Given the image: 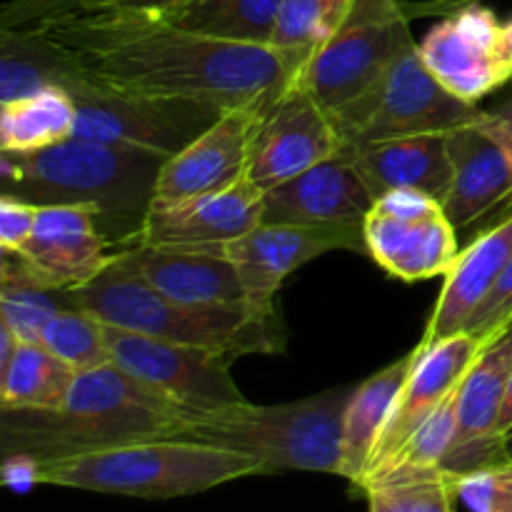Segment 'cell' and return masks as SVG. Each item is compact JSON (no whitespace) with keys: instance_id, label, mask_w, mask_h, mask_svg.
<instances>
[{"instance_id":"obj_8","label":"cell","mask_w":512,"mask_h":512,"mask_svg":"<svg viewBox=\"0 0 512 512\" xmlns=\"http://www.w3.org/2000/svg\"><path fill=\"white\" fill-rule=\"evenodd\" d=\"M478 113V105L465 103L430 73L418 43H413L363 95L330 115L345 145H358L450 133L478 118Z\"/></svg>"},{"instance_id":"obj_4","label":"cell","mask_w":512,"mask_h":512,"mask_svg":"<svg viewBox=\"0 0 512 512\" xmlns=\"http://www.w3.org/2000/svg\"><path fill=\"white\" fill-rule=\"evenodd\" d=\"M70 295L78 308L88 310L100 323L128 333L208 348L230 358L283 350L280 318H258L245 303H180L150 288L133 270L115 263V255L103 273L95 275L90 283L70 290Z\"/></svg>"},{"instance_id":"obj_2","label":"cell","mask_w":512,"mask_h":512,"mask_svg":"<svg viewBox=\"0 0 512 512\" xmlns=\"http://www.w3.org/2000/svg\"><path fill=\"white\" fill-rule=\"evenodd\" d=\"M195 413L133 378L110 360L78 373L55 410L0 408L3 458L35 465L155 438H180Z\"/></svg>"},{"instance_id":"obj_38","label":"cell","mask_w":512,"mask_h":512,"mask_svg":"<svg viewBox=\"0 0 512 512\" xmlns=\"http://www.w3.org/2000/svg\"><path fill=\"white\" fill-rule=\"evenodd\" d=\"M190 3V0H100V3L90 5L83 10H115V13H133V15H153V18H163V15L173 13L180 5ZM78 13V10H75Z\"/></svg>"},{"instance_id":"obj_3","label":"cell","mask_w":512,"mask_h":512,"mask_svg":"<svg viewBox=\"0 0 512 512\" xmlns=\"http://www.w3.org/2000/svg\"><path fill=\"white\" fill-rule=\"evenodd\" d=\"M3 195L33 205H80L98 218L105 238H138L155 198L163 155L68 138L33 153L0 150Z\"/></svg>"},{"instance_id":"obj_11","label":"cell","mask_w":512,"mask_h":512,"mask_svg":"<svg viewBox=\"0 0 512 512\" xmlns=\"http://www.w3.org/2000/svg\"><path fill=\"white\" fill-rule=\"evenodd\" d=\"M363 230L370 258L403 283L448 275L460 258L458 228L443 203L415 190H393L375 200Z\"/></svg>"},{"instance_id":"obj_20","label":"cell","mask_w":512,"mask_h":512,"mask_svg":"<svg viewBox=\"0 0 512 512\" xmlns=\"http://www.w3.org/2000/svg\"><path fill=\"white\" fill-rule=\"evenodd\" d=\"M483 348L485 345L468 333L450 335V338L435 340V343L420 340L418 358H415L413 370H410L408 380L400 390V398L390 413L388 425L380 433L368 473L380 468L415 433V428L463 383Z\"/></svg>"},{"instance_id":"obj_36","label":"cell","mask_w":512,"mask_h":512,"mask_svg":"<svg viewBox=\"0 0 512 512\" xmlns=\"http://www.w3.org/2000/svg\"><path fill=\"white\" fill-rule=\"evenodd\" d=\"M95 3L100 0H10L0 10V28H30Z\"/></svg>"},{"instance_id":"obj_14","label":"cell","mask_w":512,"mask_h":512,"mask_svg":"<svg viewBox=\"0 0 512 512\" xmlns=\"http://www.w3.org/2000/svg\"><path fill=\"white\" fill-rule=\"evenodd\" d=\"M503 23L490 8L470 3L440 20L418 43L430 73L465 103L478 105L512 83V68L500 48Z\"/></svg>"},{"instance_id":"obj_30","label":"cell","mask_w":512,"mask_h":512,"mask_svg":"<svg viewBox=\"0 0 512 512\" xmlns=\"http://www.w3.org/2000/svg\"><path fill=\"white\" fill-rule=\"evenodd\" d=\"M370 512H455L458 485L443 468L383 470L358 485Z\"/></svg>"},{"instance_id":"obj_9","label":"cell","mask_w":512,"mask_h":512,"mask_svg":"<svg viewBox=\"0 0 512 512\" xmlns=\"http://www.w3.org/2000/svg\"><path fill=\"white\" fill-rule=\"evenodd\" d=\"M65 90L78 110L73 138L148 150L163 158L178 155L228 110L210 100L113 93L80 78L70 80Z\"/></svg>"},{"instance_id":"obj_10","label":"cell","mask_w":512,"mask_h":512,"mask_svg":"<svg viewBox=\"0 0 512 512\" xmlns=\"http://www.w3.org/2000/svg\"><path fill=\"white\" fill-rule=\"evenodd\" d=\"M105 325V323H103ZM110 360L195 415L248 403L230 375L235 358L105 325Z\"/></svg>"},{"instance_id":"obj_16","label":"cell","mask_w":512,"mask_h":512,"mask_svg":"<svg viewBox=\"0 0 512 512\" xmlns=\"http://www.w3.org/2000/svg\"><path fill=\"white\" fill-rule=\"evenodd\" d=\"M512 375V323L480 350L458 388V428L440 468L460 475L510 463L500 410Z\"/></svg>"},{"instance_id":"obj_5","label":"cell","mask_w":512,"mask_h":512,"mask_svg":"<svg viewBox=\"0 0 512 512\" xmlns=\"http://www.w3.org/2000/svg\"><path fill=\"white\" fill-rule=\"evenodd\" d=\"M265 475L250 455L188 438H155L35 468V483L90 493L170 500L205 493L230 480Z\"/></svg>"},{"instance_id":"obj_29","label":"cell","mask_w":512,"mask_h":512,"mask_svg":"<svg viewBox=\"0 0 512 512\" xmlns=\"http://www.w3.org/2000/svg\"><path fill=\"white\" fill-rule=\"evenodd\" d=\"M75 118L78 110L63 88H45L28 98L0 103V150L33 153L73 138Z\"/></svg>"},{"instance_id":"obj_28","label":"cell","mask_w":512,"mask_h":512,"mask_svg":"<svg viewBox=\"0 0 512 512\" xmlns=\"http://www.w3.org/2000/svg\"><path fill=\"white\" fill-rule=\"evenodd\" d=\"M0 325L8 328L20 343H40L45 325L60 310L78 305L70 290L45 285L23 260L3 250L0 268Z\"/></svg>"},{"instance_id":"obj_39","label":"cell","mask_w":512,"mask_h":512,"mask_svg":"<svg viewBox=\"0 0 512 512\" xmlns=\"http://www.w3.org/2000/svg\"><path fill=\"white\" fill-rule=\"evenodd\" d=\"M480 123L505 145V150L512 155V85L500 103H495L493 108L480 110L478 115Z\"/></svg>"},{"instance_id":"obj_34","label":"cell","mask_w":512,"mask_h":512,"mask_svg":"<svg viewBox=\"0 0 512 512\" xmlns=\"http://www.w3.org/2000/svg\"><path fill=\"white\" fill-rule=\"evenodd\" d=\"M455 485L470 512H512V463L460 475Z\"/></svg>"},{"instance_id":"obj_37","label":"cell","mask_w":512,"mask_h":512,"mask_svg":"<svg viewBox=\"0 0 512 512\" xmlns=\"http://www.w3.org/2000/svg\"><path fill=\"white\" fill-rule=\"evenodd\" d=\"M35 218H38V205L0 193V248L10 253L23 248L33 233Z\"/></svg>"},{"instance_id":"obj_13","label":"cell","mask_w":512,"mask_h":512,"mask_svg":"<svg viewBox=\"0 0 512 512\" xmlns=\"http://www.w3.org/2000/svg\"><path fill=\"white\" fill-rule=\"evenodd\" d=\"M345 140L333 115L295 80L273 98L250 150L248 178L270 190L343 153Z\"/></svg>"},{"instance_id":"obj_18","label":"cell","mask_w":512,"mask_h":512,"mask_svg":"<svg viewBox=\"0 0 512 512\" xmlns=\"http://www.w3.org/2000/svg\"><path fill=\"white\" fill-rule=\"evenodd\" d=\"M108 245L90 208L38 205L33 233L15 255L50 288L75 290L113 263Z\"/></svg>"},{"instance_id":"obj_42","label":"cell","mask_w":512,"mask_h":512,"mask_svg":"<svg viewBox=\"0 0 512 512\" xmlns=\"http://www.w3.org/2000/svg\"><path fill=\"white\" fill-rule=\"evenodd\" d=\"M505 445H508V458H510V463H512V433L508 435V440H505Z\"/></svg>"},{"instance_id":"obj_31","label":"cell","mask_w":512,"mask_h":512,"mask_svg":"<svg viewBox=\"0 0 512 512\" xmlns=\"http://www.w3.org/2000/svg\"><path fill=\"white\" fill-rule=\"evenodd\" d=\"M350 0H285L270 48L308 60L343 20Z\"/></svg>"},{"instance_id":"obj_15","label":"cell","mask_w":512,"mask_h":512,"mask_svg":"<svg viewBox=\"0 0 512 512\" xmlns=\"http://www.w3.org/2000/svg\"><path fill=\"white\" fill-rule=\"evenodd\" d=\"M263 195L245 175L213 193L180 200L153 198L135 243L215 253L263 223Z\"/></svg>"},{"instance_id":"obj_22","label":"cell","mask_w":512,"mask_h":512,"mask_svg":"<svg viewBox=\"0 0 512 512\" xmlns=\"http://www.w3.org/2000/svg\"><path fill=\"white\" fill-rule=\"evenodd\" d=\"M115 263L133 270L150 288L190 305L245 303L233 260L218 253L170 245H143L115 253Z\"/></svg>"},{"instance_id":"obj_6","label":"cell","mask_w":512,"mask_h":512,"mask_svg":"<svg viewBox=\"0 0 512 512\" xmlns=\"http://www.w3.org/2000/svg\"><path fill=\"white\" fill-rule=\"evenodd\" d=\"M355 388H338L283 405H253L195 415L180 438L250 455L265 475L278 470L340 475L345 408Z\"/></svg>"},{"instance_id":"obj_21","label":"cell","mask_w":512,"mask_h":512,"mask_svg":"<svg viewBox=\"0 0 512 512\" xmlns=\"http://www.w3.org/2000/svg\"><path fill=\"white\" fill-rule=\"evenodd\" d=\"M480 115V113H478ZM453 183L443 210L458 230L498 208L512 210V155L478 118L448 133Z\"/></svg>"},{"instance_id":"obj_41","label":"cell","mask_w":512,"mask_h":512,"mask_svg":"<svg viewBox=\"0 0 512 512\" xmlns=\"http://www.w3.org/2000/svg\"><path fill=\"white\" fill-rule=\"evenodd\" d=\"M500 48H503L505 60H508V65L512 68V18L505 20L503 30H500Z\"/></svg>"},{"instance_id":"obj_26","label":"cell","mask_w":512,"mask_h":512,"mask_svg":"<svg viewBox=\"0 0 512 512\" xmlns=\"http://www.w3.org/2000/svg\"><path fill=\"white\" fill-rule=\"evenodd\" d=\"M285 0H190L163 15L175 28L230 43L270 45Z\"/></svg>"},{"instance_id":"obj_32","label":"cell","mask_w":512,"mask_h":512,"mask_svg":"<svg viewBox=\"0 0 512 512\" xmlns=\"http://www.w3.org/2000/svg\"><path fill=\"white\" fill-rule=\"evenodd\" d=\"M40 345H45L50 353L58 355L78 373L110 363L105 325L78 305H70L53 315L40 335Z\"/></svg>"},{"instance_id":"obj_35","label":"cell","mask_w":512,"mask_h":512,"mask_svg":"<svg viewBox=\"0 0 512 512\" xmlns=\"http://www.w3.org/2000/svg\"><path fill=\"white\" fill-rule=\"evenodd\" d=\"M512 323V258L508 268L503 270L500 280L495 283V288L490 290L488 298L483 300L478 310L473 313V318L468 320L463 333L473 335L480 343L488 345L490 340L498 338L505 328Z\"/></svg>"},{"instance_id":"obj_23","label":"cell","mask_w":512,"mask_h":512,"mask_svg":"<svg viewBox=\"0 0 512 512\" xmlns=\"http://www.w3.org/2000/svg\"><path fill=\"white\" fill-rule=\"evenodd\" d=\"M360 178L375 200L393 190H415L445 203L453 183L448 133L408 135V138L373 140L345 145Z\"/></svg>"},{"instance_id":"obj_12","label":"cell","mask_w":512,"mask_h":512,"mask_svg":"<svg viewBox=\"0 0 512 512\" xmlns=\"http://www.w3.org/2000/svg\"><path fill=\"white\" fill-rule=\"evenodd\" d=\"M333 250L368 255L363 223L355 225H273L260 223L215 253L233 260L243 285L245 305L258 318L278 320L275 295L290 273Z\"/></svg>"},{"instance_id":"obj_25","label":"cell","mask_w":512,"mask_h":512,"mask_svg":"<svg viewBox=\"0 0 512 512\" xmlns=\"http://www.w3.org/2000/svg\"><path fill=\"white\" fill-rule=\"evenodd\" d=\"M418 358V345L410 353L400 355L383 370L370 375L365 383L355 385L350 403L345 408L343 420V445H340V475L350 483L358 485L363 475L368 473V465L373 460L375 445L380 433L388 425L390 413L400 398L405 380L413 370Z\"/></svg>"},{"instance_id":"obj_19","label":"cell","mask_w":512,"mask_h":512,"mask_svg":"<svg viewBox=\"0 0 512 512\" xmlns=\"http://www.w3.org/2000/svg\"><path fill=\"white\" fill-rule=\"evenodd\" d=\"M375 195L360 178L350 155L340 153L263 195V223L355 225L365 223Z\"/></svg>"},{"instance_id":"obj_24","label":"cell","mask_w":512,"mask_h":512,"mask_svg":"<svg viewBox=\"0 0 512 512\" xmlns=\"http://www.w3.org/2000/svg\"><path fill=\"white\" fill-rule=\"evenodd\" d=\"M512 258V213L470 243L458 263L445 275V285L435 303L428 328L420 340L450 338L463 333L475 310L483 305Z\"/></svg>"},{"instance_id":"obj_40","label":"cell","mask_w":512,"mask_h":512,"mask_svg":"<svg viewBox=\"0 0 512 512\" xmlns=\"http://www.w3.org/2000/svg\"><path fill=\"white\" fill-rule=\"evenodd\" d=\"M500 435L508 440V435L512 433V375L508 380V390H505V400H503V410H500V425H498Z\"/></svg>"},{"instance_id":"obj_27","label":"cell","mask_w":512,"mask_h":512,"mask_svg":"<svg viewBox=\"0 0 512 512\" xmlns=\"http://www.w3.org/2000/svg\"><path fill=\"white\" fill-rule=\"evenodd\" d=\"M78 370L40 343H20L0 365V408L55 410L65 403Z\"/></svg>"},{"instance_id":"obj_1","label":"cell","mask_w":512,"mask_h":512,"mask_svg":"<svg viewBox=\"0 0 512 512\" xmlns=\"http://www.w3.org/2000/svg\"><path fill=\"white\" fill-rule=\"evenodd\" d=\"M30 28L63 55L75 78L148 98L235 108L278 95L303 65L285 50L205 38L153 15L78 10Z\"/></svg>"},{"instance_id":"obj_33","label":"cell","mask_w":512,"mask_h":512,"mask_svg":"<svg viewBox=\"0 0 512 512\" xmlns=\"http://www.w3.org/2000/svg\"><path fill=\"white\" fill-rule=\"evenodd\" d=\"M460 388V385H458ZM458 388L415 428V433L385 460L380 468L368 473L365 478L383 470H398V468H440L448 455L450 445H453L455 428H458ZM363 478V480H365ZM360 480V483H363Z\"/></svg>"},{"instance_id":"obj_17","label":"cell","mask_w":512,"mask_h":512,"mask_svg":"<svg viewBox=\"0 0 512 512\" xmlns=\"http://www.w3.org/2000/svg\"><path fill=\"white\" fill-rule=\"evenodd\" d=\"M273 98L275 95L228 108L203 135L165 160L155 185V198H193L223 190L245 178L255 135Z\"/></svg>"},{"instance_id":"obj_7","label":"cell","mask_w":512,"mask_h":512,"mask_svg":"<svg viewBox=\"0 0 512 512\" xmlns=\"http://www.w3.org/2000/svg\"><path fill=\"white\" fill-rule=\"evenodd\" d=\"M413 43L410 15L400 0H350L335 33L293 80L335 113L363 95Z\"/></svg>"}]
</instances>
